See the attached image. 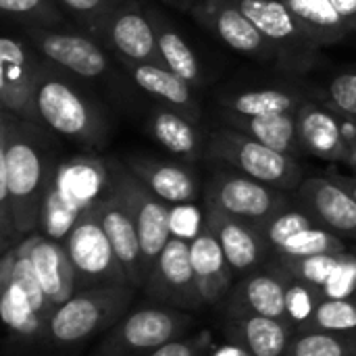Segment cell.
Instances as JSON below:
<instances>
[{"instance_id": "23", "label": "cell", "mask_w": 356, "mask_h": 356, "mask_svg": "<svg viewBox=\"0 0 356 356\" xmlns=\"http://www.w3.org/2000/svg\"><path fill=\"white\" fill-rule=\"evenodd\" d=\"M190 257L196 273V282L207 307H215L227 298L234 288V269L207 223L190 240Z\"/></svg>"}, {"instance_id": "11", "label": "cell", "mask_w": 356, "mask_h": 356, "mask_svg": "<svg viewBox=\"0 0 356 356\" xmlns=\"http://www.w3.org/2000/svg\"><path fill=\"white\" fill-rule=\"evenodd\" d=\"M44 58L21 38L4 33L0 40V106L31 123H40L35 92ZM42 125V123H40Z\"/></svg>"}, {"instance_id": "16", "label": "cell", "mask_w": 356, "mask_h": 356, "mask_svg": "<svg viewBox=\"0 0 356 356\" xmlns=\"http://www.w3.org/2000/svg\"><path fill=\"white\" fill-rule=\"evenodd\" d=\"M288 282L290 275L275 261H267V265L244 275L240 284L232 288L223 300L225 315L254 313L288 321Z\"/></svg>"}, {"instance_id": "4", "label": "cell", "mask_w": 356, "mask_h": 356, "mask_svg": "<svg viewBox=\"0 0 356 356\" xmlns=\"http://www.w3.org/2000/svg\"><path fill=\"white\" fill-rule=\"evenodd\" d=\"M138 288L131 284L98 286L75 292L56 307L46 338L56 346H71L108 332L131 307Z\"/></svg>"}, {"instance_id": "28", "label": "cell", "mask_w": 356, "mask_h": 356, "mask_svg": "<svg viewBox=\"0 0 356 356\" xmlns=\"http://www.w3.org/2000/svg\"><path fill=\"white\" fill-rule=\"evenodd\" d=\"M221 111L242 115V117H263L298 113L307 98L288 88H263V90H242L221 96Z\"/></svg>"}, {"instance_id": "13", "label": "cell", "mask_w": 356, "mask_h": 356, "mask_svg": "<svg viewBox=\"0 0 356 356\" xmlns=\"http://www.w3.org/2000/svg\"><path fill=\"white\" fill-rule=\"evenodd\" d=\"M25 40L50 65L81 79H96L108 71L104 46L88 33L54 27H25Z\"/></svg>"}, {"instance_id": "40", "label": "cell", "mask_w": 356, "mask_h": 356, "mask_svg": "<svg viewBox=\"0 0 356 356\" xmlns=\"http://www.w3.org/2000/svg\"><path fill=\"white\" fill-rule=\"evenodd\" d=\"M60 4V8L65 13H69L79 25L81 29L90 35L98 23L113 13L119 4H123L125 0H56Z\"/></svg>"}, {"instance_id": "45", "label": "cell", "mask_w": 356, "mask_h": 356, "mask_svg": "<svg viewBox=\"0 0 356 356\" xmlns=\"http://www.w3.org/2000/svg\"><path fill=\"white\" fill-rule=\"evenodd\" d=\"M327 177H332L334 181H338L342 188H346L356 200V175H342V173H336V171H327Z\"/></svg>"}, {"instance_id": "29", "label": "cell", "mask_w": 356, "mask_h": 356, "mask_svg": "<svg viewBox=\"0 0 356 356\" xmlns=\"http://www.w3.org/2000/svg\"><path fill=\"white\" fill-rule=\"evenodd\" d=\"M307 35L321 48L344 40L355 27L336 10L332 0H286Z\"/></svg>"}, {"instance_id": "38", "label": "cell", "mask_w": 356, "mask_h": 356, "mask_svg": "<svg viewBox=\"0 0 356 356\" xmlns=\"http://www.w3.org/2000/svg\"><path fill=\"white\" fill-rule=\"evenodd\" d=\"M323 298H325L323 290L290 277V282H288V321L296 334L305 327V323L311 319V315L315 313V309L319 307V302Z\"/></svg>"}, {"instance_id": "31", "label": "cell", "mask_w": 356, "mask_h": 356, "mask_svg": "<svg viewBox=\"0 0 356 356\" xmlns=\"http://www.w3.org/2000/svg\"><path fill=\"white\" fill-rule=\"evenodd\" d=\"M0 315L8 332L17 338H42L46 336L48 323L35 313L27 294L13 280H0Z\"/></svg>"}, {"instance_id": "27", "label": "cell", "mask_w": 356, "mask_h": 356, "mask_svg": "<svg viewBox=\"0 0 356 356\" xmlns=\"http://www.w3.org/2000/svg\"><path fill=\"white\" fill-rule=\"evenodd\" d=\"M146 129L171 154L186 161H196L200 156V134L196 123L184 113L161 104L152 108Z\"/></svg>"}, {"instance_id": "25", "label": "cell", "mask_w": 356, "mask_h": 356, "mask_svg": "<svg viewBox=\"0 0 356 356\" xmlns=\"http://www.w3.org/2000/svg\"><path fill=\"white\" fill-rule=\"evenodd\" d=\"M123 163L138 175L161 200L167 204H190L198 196V184L194 173L169 161H156L148 156H131L127 154Z\"/></svg>"}, {"instance_id": "8", "label": "cell", "mask_w": 356, "mask_h": 356, "mask_svg": "<svg viewBox=\"0 0 356 356\" xmlns=\"http://www.w3.org/2000/svg\"><path fill=\"white\" fill-rule=\"evenodd\" d=\"M204 204L257 227L290 204V198L284 190L227 167L211 175L204 188Z\"/></svg>"}, {"instance_id": "35", "label": "cell", "mask_w": 356, "mask_h": 356, "mask_svg": "<svg viewBox=\"0 0 356 356\" xmlns=\"http://www.w3.org/2000/svg\"><path fill=\"white\" fill-rule=\"evenodd\" d=\"M355 298H327L325 296L298 334H305V332H355Z\"/></svg>"}, {"instance_id": "34", "label": "cell", "mask_w": 356, "mask_h": 356, "mask_svg": "<svg viewBox=\"0 0 356 356\" xmlns=\"http://www.w3.org/2000/svg\"><path fill=\"white\" fill-rule=\"evenodd\" d=\"M342 254H317V257H284V254H273L271 261H275L290 277L305 282L309 286H315L323 290L338 269Z\"/></svg>"}, {"instance_id": "7", "label": "cell", "mask_w": 356, "mask_h": 356, "mask_svg": "<svg viewBox=\"0 0 356 356\" xmlns=\"http://www.w3.org/2000/svg\"><path fill=\"white\" fill-rule=\"evenodd\" d=\"M194 319L186 311L142 307L127 311L108 332L92 356H146L159 346L181 338Z\"/></svg>"}, {"instance_id": "37", "label": "cell", "mask_w": 356, "mask_h": 356, "mask_svg": "<svg viewBox=\"0 0 356 356\" xmlns=\"http://www.w3.org/2000/svg\"><path fill=\"white\" fill-rule=\"evenodd\" d=\"M0 8L25 27H56L65 23V10L56 0H0Z\"/></svg>"}, {"instance_id": "1", "label": "cell", "mask_w": 356, "mask_h": 356, "mask_svg": "<svg viewBox=\"0 0 356 356\" xmlns=\"http://www.w3.org/2000/svg\"><path fill=\"white\" fill-rule=\"evenodd\" d=\"M58 167L48 127L0 111L2 254L40 229L46 192Z\"/></svg>"}, {"instance_id": "24", "label": "cell", "mask_w": 356, "mask_h": 356, "mask_svg": "<svg viewBox=\"0 0 356 356\" xmlns=\"http://www.w3.org/2000/svg\"><path fill=\"white\" fill-rule=\"evenodd\" d=\"M119 63L142 92L156 98L161 104L184 113L194 123H198L200 106L194 98L192 86L186 79H181L179 75H175L173 71L161 65L134 63V60H119Z\"/></svg>"}, {"instance_id": "17", "label": "cell", "mask_w": 356, "mask_h": 356, "mask_svg": "<svg viewBox=\"0 0 356 356\" xmlns=\"http://www.w3.org/2000/svg\"><path fill=\"white\" fill-rule=\"evenodd\" d=\"M296 194V202L302 204L315 221L338 234L340 238L356 240V200L332 177H307Z\"/></svg>"}, {"instance_id": "22", "label": "cell", "mask_w": 356, "mask_h": 356, "mask_svg": "<svg viewBox=\"0 0 356 356\" xmlns=\"http://www.w3.org/2000/svg\"><path fill=\"white\" fill-rule=\"evenodd\" d=\"M294 334L288 321L254 313L225 315V336L248 356H286Z\"/></svg>"}, {"instance_id": "44", "label": "cell", "mask_w": 356, "mask_h": 356, "mask_svg": "<svg viewBox=\"0 0 356 356\" xmlns=\"http://www.w3.org/2000/svg\"><path fill=\"white\" fill-rule=\"evenodd\" d=\"M336 10L355 27L356 25V0H332Z\"/></svg>"}, {"instance_id": "10", "label": "cell", "mask_w": 356, "mask_h": 356, "mask_svg": "<svg viewBox=\"0 0 356 356\" xmlns=\"http://www.w3.org/2000/svg\"><path fill=\"white\" fill-rule=\"evenodd\" d=\"M63 244L75 271L77 292L98 286L129 284L113 244L102 229L96 204L75 223Z\"/></svg>"}, {"instance_id": "9", "label": "cell", "mask_w": 356, "mask_h": 356, "mask_svg": "<svg viewBox=\"0 0 356 356\" xmlns=\"http://www.w3.org/2000/svg\"><path fill=\"white\" fill-rule=\"evenodd\" d=\"M242 13L275 46L277 65L286 71L302 73L317 65L319 46L307 35L286 0H234Z\"/></svg>"}, {"instance_id": "12", "label": "cell", "mask_w": 356, "mask_h": 356, "mask_svg": "<svg viewBox=\"0 0 356 356\" xmlns=\"http://www.w3.org/2000/svg\"><path fill=\"white\" fill-rule=\"evenodd\" d=\"M90 35L96 38L104 48L113 50L119 60L152 63L165 67L148 10H144L138 0H125L119 4L98 23Z\"/></svg>"}, {"instance_id": "14", "label": "cell", "mask_w": 356, "mask_h": 356, "mask_svg": "<svg viewBox=\"0 0 356 356\" xmlns=\"http://www.w3.org/2000/svg\"><path fill=\"white\" fill-rule=\"evenodd\" d=\"M190 13L232 50L263 63L277 65L280 56L275 46L261 33V29L242 13L234 0H198Z\"/></svg>"}, {"instance_id": "42", "label": "cell", "mask_w": 356, "mask_h": 356, "mask_svg": "<svg viewBox=\"0 0 356 356\" xmlns=\"http://www.w3.org/2000/svg\"><path fill=\"white\" fill-rule=\"evenodd\" d=\"M202 346H204V342L200 338H194V340L177 338L173 342H167V344L159 346L156 350L148 353L146 356H200Z\"/></svg>"}, {"instance_id": "2", "label": "cell", "mask_w": 356, "mask_h": 356, "mask_svg": "<svg viewBox=\"0 0 356 356\" xmlns=\"http://www.w3.org/2000/svg\"><path fill=\"white\" fill-rule=\"evenodd\" d=\"M108 184L106 159L88 152L60 161L44 198L40 234L65 242L75 223L104 196Z\"/></svg>"}, {"instance_id": "39", "label": "cell", "mask_w": 356, "mask_h": 356, "mask_svg": "<svg viewBox=\"0 0 356 356\" xmlns=\"http://www.w3.org/2000/svg\"><path fill=\"white\" fill-rule=\"evenodd\" d=\"M321 102L346 119H356V71L332 77L321 94Z\"/></svg>"}, {"instance_id": "46", "label": "cell", "mask_w": 356, "mask_h": 356, "mask_svg": "<svg viewBox=\"0 0 356 356\" xmlns=\"http://www.w3.org/2000/svg\"><path fill=\"white\" fill-rule=\"evenodd\" d=\"M355 33H356V25H355Z\"/></svg>"}, {"instance_id": "41", "label": "cell", "mask_w": 356, "mask_h": 356, "mask_svg": "<svg viewBox=\"0 0 356 356\" xmlns=\"http://www.w3.org/2000/svg\"><path fill=\"white\" fill-rule=\"evenodd\" d=\"M327 298H355L356 294V252H344L338 269L323 288Z\"/></svg>"}, {"instance_id": "3", "label": "cell", "mask_w": 356, "mask_h": 356, "mask_svg": "<svg viewBox=\"0 0 356 356\" xmlns=\"http://www.w3.org/2000/svg\"><path fill=\"white\" fill-rule=\"evenodd\" d=\"M35 108L44 127L88 148L90 152L106 144V121L100 108L79 92L63 69H54L46 58L40 71Z\"/></svg>"}, {"instance_id": "6", "label": "cell", "mask_w": 356, "mask_h": 356, "mask_svg": "<svg viewBox=\"0 0 356 356\" xmlns=\"http://www.w3.org/2000/svg\"><path fill=\"white\" fill-rule=\"evenodd\" d=\"M111 184L123 196L142 248V269H144V290L156 269L159 257L165 250L167 242L173 238L171 229V204L161 200L134 171L119 159H106Z\"/></svg>"}, {"instance_id": "26", "label": "cell", "mask_w": 356, "mask_h": 356, "mask_svg": "<svg viewBox=\"0 0 356 356\" xmlns=\"http://www.w3.org/2000/svg\"><path fill=\"white\" fill-rule=\"evenodd\" d=\"M223 121L259 140L261 144L290 154V156H300L305 154L300 136H298V121H296V113H282V115H263V117H242V115H234L227 111H221Z\"/></svg>"}, {"instance_id": "43", "label": "cell", "mask_w": 356, "mask_h": 356, "mask_svg": "<svg viewBox=\"0 0 356 356\" xmlns=\"http://www.w3.org/2000/svg\"><path fill=\"white\" fill-rule=\"evenodd\" d=\"M344 136L350 148V167L356 171V119H346L344 117Z\"/></svg>"}, {"instance_id": "21", "label": "cell", "mask_w": 356, "mask_h": 356, "mask_svg": "<svg viewBox=\"0 0 356 356\" xmlns=\"http://www.w3.org/2000/svg\"><path fill=\"white\" fill-rule=\"evenodd\" d=\"M19 246L27 254L35 277L54 307H60L77 292L75 271L63 242L50 240L44 234H31L23 238Z\"/></svg>"}, {"instance_id": "47", "label": "cell", "mask_w": 356, "mask_h": 356, "mask_svg": "<svg viewBox=\"0 0 356 356\" xmlns=\"http://www.w3.org/2000/svg\"><path fill=\"white\" fill-rule=\"evenodd\" d=\"M355 300H356V294H355Z\"/></svg>"}, {"instance_id": "19", "label": "cell", "mask_w": 356, "mask_h": 356, "mask_svg": "<svg viewBox=\"0 0 356 356\" xmlns=\"http://www.w3.org/2000/svg\"><path fill=\"white\" fill-rule=\"evenodd\" d=\"M204 209V223L211 227L215 238L219 240L234 273L248 275L265 265L269 257H273L271 248L263 240L261 232L236 217H229L209 204H202Z\"/></svg>"}, {"instance_id": "5", "label": "cell", "mask_w": 356, "mask_h": 356, "mask_svg": "<svg viewBox=\"0 0 356 356\" xmlns=\"http://www.w3.org/2000/svg\"><path fill=\"white\" fill-rule=\"evenodd\" d=\"M204 152L209 161L232 167L284 192H296L305 181L302 167L294 156L277 152L234 127L213 129Z\"/></svg>"}, {"instance_id": "15", "label": "cell", "mask_w": 356, "mask_h": 356, "mask_svg": "<svg viewBox=\"0 0 356 356\" xmlns=\"http://www.w3.org/2000/svg\"><path fill=\"white\" fill-rule=\"evenodd\" d=\"M146 292L186 313L207 309L192 267L190 240L173 236L167 242L165 250L159 257L156 269L146 286Z\"/></svg>"}, {"instance_id": "32", "label": "cell", "mask_w": 356, "mask_h": 356, "mask_svg": "<svg viewBox=\"0 0 356 356\" xmlns=\"http://www.w3.org/2000/svg\"><path fill=\"white\" fill-rule=\"evenodd\" d=\"M286 356H356V330L294 334Z\"/></svg>"}, {"instance_id": "20", "label": "cell", "mask_w": 356, "mask_h": 356, "mask_svg": "<svg viewBox=\"0 0 356 356\" xmlns=\"http://www.w3.org/2000/svg\"><path fill=\"white\" fill-rule=\"evenodd\" d=\"M296 121L305 154L350 167V148L342 125L344 117L334 113L323 102L307 100L296 113Z\"/></svg>"}, {"instance_id": "33", "label": "cell", "mask_w": 356, "mask_h": 356, "mask_svg": "<svg viewBox=\"0 0 356 356\" xmlns=\"http://www.w3.org/2000/svg\"><path fill=\"white\" fill-rule=\"evenodd\" d=\"M319 225L315 221V217L302 207V204H286L282 211H277L273 217H269L267 221H263L261 225H257V229L261 232L263 240L267 242V246L271 248V252L275 254L292 236L300 234L302 229L315 227Z\"/></svg>"}, {"instance_id": "30", "label": "cell", "mask_w": 356, "mask_h": 356, "mask_svg": "<svg viewBox=\"0 0 356 356\" xmlns=\"http://www.w3.org/2000/svg\"><path fill=\"white\" fill-rule=\"evenodd\" d=\"M148 17L154 27L165 67L169 71H173L175 75H179L181 79H186L192 88H200L202 86V67H200V60L196 58L192 46L159 10H148Z\"/></svg>"}, {"instance_id": "36", "label": "cell", "mask_w": 356, "mask_h": 356, "mask_svg": "<svg viewBox=\"0 0 356 356\" xmlns=\"http://www.w3.org/2000/svg\"><path fill=\"white\" fill-rule=\"evenodd\" d=\"M348 246L344 242V238H340L338 234L315 225L309 229H302L300 234L292 236L275 254H284V257H317V254H340L346 252Z\"/></svg>"}, {"instance_id": "18", "label": "cell", "mask_w": 356, "mask_h": 356, "mask_svg": "<svg viewBox=\"0 0 356 356\" xmlns=\"http://www.w3.org/2000/svg\"><path fill=\"white\" fill-rule=\"evenodd\" d=\"M96 213L129 284L136 286L138 290H144L142 248H140L138 229L123 196L117 192L113 184H108L104 196L96 202Z\"/></svg>"}]
</instances>
